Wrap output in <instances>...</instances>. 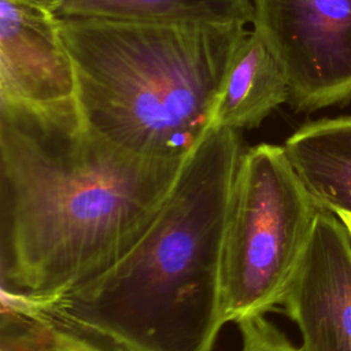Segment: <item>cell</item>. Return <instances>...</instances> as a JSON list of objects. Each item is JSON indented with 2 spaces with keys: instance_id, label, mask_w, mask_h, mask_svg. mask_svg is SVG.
Segmentation results:
<instances>
[{
  "instance_id": "cell-9",
  "label": "cell",
  "mask_w": 351,
  "mask_h": 351,
  "mask_svg": "<svg viewBox=\"0 0 351 351\" xmlns=\"http://www.w3.org/2000/svg\"><path fill=\"white\" fill-rule=\"evenodd\" d=\"M284 149L318 206L351 215V117L304 123Z\"/></svg>"
},
{
  "instance_id": "cell-11",
  "label": "cell",
  "mask_w": 351,
  "mask_h": 351,
  "mask_svg": "<svg viewBox=\"0 0 351 351\" xmlns=\"http://www.w3.org/2000/svg\"><path fill=\"white\" fill-rule=\"evenodd\" d=\"M1 351H114L43 315L3 306Z\"/></svg>"
},
{
  "instance_id": "cell-6",
  "label": "cell",
  "mask_w": 351,
  "mask_h": 351,
  "mask_svg": "<svg viewBox=\"0 0 351 351\" xmlns=\"http://www.w3.org/2000/svg\"><path fill=\"white\" fill-rule=\"evenodd\" d=\"M282 307L299 329L302 351H351V237L321 206Z\"/></svg>"
},
{
  "instance_id": "cell-4",
  "label": "cell",
  "mask_w": 351,
  "mask_h": 351,
  "mask_svg": "<svg viewBox=\"0 0 351 351\" xmlns=\"http://www.w3.org/2000/svg\"><path fill=\"white\" fill-rule=\"evenodd\" d=\"M318 210L284 145L262 143L244 149L225 230L222 303L226 324L236 325L282 306Z\"/></svg>"
},
{
  "instance_id": "cell-5",
  "label": "cell",
  "mask_w": 351,
  "mask_h": 351,
  "mask_svg": "<svg viewBox=\"0 0 351 351\" xmlns=\"http://www.w3.org/2000/svg\"><path fill=\"white\" fill-rule=\"evenodd\" d=\"M252 25L281 64L291 106L313 112L351 99V0H251Z\"/></svg>"
},
{
  "instance_id": "cell-13",
  "label": "cell",
  "mask_w": 351,
  "mask_h": 351,
  "mask_svg": "<svg viewBox=\"0 0 351 351\" xmlns=\"http://www.w3.org/2000/svg\"><path fill=\"white\" fill-rule=\"evenodd\" d=\"M30 1H33L36 4H40V5L48 8V10H51L53 12V10L56 8V5L59 4L60 0H30Z\"/></svg>"
},
{
  "instance_id": "cell-12",
  "label": "cell",
  "mask_w": 351,
  "mask_h": 351,
  "mask_svg": "<svg viewBox=\"0 0 351 351\" xmlns=\"http://www.w3.org/2000/svg\"><path fill=\"white\" fill-rule=\"evenodd\" d=\"M240 333V351H302L265 315L236 324Z\"/></svg>"
},
{
  "instance_id": "cell-8",
  "label": "cell",
  "mask_w": 351,
  "mask_h": 351,
  "mask_svg": "<svg viewBox=\"0 0 351 351\" xmlns=\"http://www.w3.org/2000/svg\"><path fill=\"white\" fill-rule=\"evenodd\" d=\"M289 100L287 77L265 38L252 29L239 43L213 114V125L251 130Z\"/></svg>"
},
{
  "instance_id": "cell-3",
  "label": "cell",
  "mask_w": 351,
  "mask_h": 351,
  "mask_svg": "<svg viewBox=\"0 0 351 351\" xmlns=\"http://www.w3.org/2000/svg\"><path fill=\"white\" fill-rule=\"evenodd\" d=\"M84 126L149 159H185L213 114L245 26L59 19Z\"/></svg>"
},
{
  "instance_id": "cell-1",
  "label": "cell",
  "mask_w": 351,
  "mask_h": 351,
  "mask_svg": "<svg viewBox=\"0 0 351 351\" xmlns=\"http://www.w3.org/2000/svg\"><path fill=\"white\" fill-rule=\"evenodd\" d=\"M185 159L103 141L84 126L75 97L0 101L3 304H41L108 270L149 228Z\"/></svg>"
},
{
  "instance_id": "cell-10",
  "label": "cell",
  "mask_w": 351,
  "mask_h": 351,
  "mask_svg": "<svg viewBox=\"0 0 351 351\" xmlns=\"http://www.w3.org/2000/svg\"><path fill=\"white\" fill-rule=\"evenodd\" d=\"M59 19L158 26H230L252 23L251 0H60Z\"/></svg>"
},
{
  "instance_id": "cell-7",
  "label": "cell",
  "mask_w": 351,
  "mask_h": 351,
  "mask_svg": "<svg viewBox=\"0 0 351 351\" xmlns=\"http://www.w3.org/2000/svg\"><path fill=\"white\" fill-rule=\"evenodd\" d=\"M75 97V73L56 15L30 0H0V101Z\"/></svg>"
},
{
  "instance_id": "cell-14",
  "label": "cell",
  "mask_w": 351,
  "mask_h": 351,
  "mask_svg": "<svg viewBox=\"0 0 351 351\" xmlns=\"http://www.w3.org/2000/svg\"><path fill=\"white\" fill-rule=\"evenodd\" d=\"M340 219H341V222L344 223V226L347 228V230H348V233H350V237H351V215L350 214H346V213H340V214H336Z\"/></svg>"
},
{
  "instance_id": "cell-2",
  "label": "cell",
  "mask_w": 351,
  "mask_h": 351,
  "mask_svg": "<svg viewBox=\"0 0 351 351\" xmlns=\"http://www.w3.org/2000/svg\"><path fill=\"white\" fill-rule=\"evenodd\" d=\"M244 149L240 132L211 125L149 228L117 263L52 300L8 307L114 351H214L226 325L225 230Z\"/></svg>"
}]
</instances>
